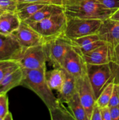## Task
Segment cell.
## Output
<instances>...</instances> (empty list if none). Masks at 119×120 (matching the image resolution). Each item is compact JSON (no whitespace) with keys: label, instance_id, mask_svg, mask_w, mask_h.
Segmentation results:
<instances>
[{"label":"cell","instance_id":"cell-1","mask_svg":"<svg viewBox=\"0 0 119 120\" xmlns=\"http://www.w3.org/2000/svg\"><path fill=\"white\" fill-rule=\"evenodd\" d=\"M66 17L99 19L109 18L116 9L106 8L98 0H63Z\"/></svg>","mask_w":119,"mask_h":120},{"label":"cell","instance_id":"cell-2","mask_svg":"<svg viewBox=\"0 0 119 120\" xmlns=\"http://www.w3.org/2000/svg\"><path fill=\"white\" fill-rule=\"evenodd\" d=\"M23 77L21 85L33 91L42 100L49 112L59 105L58 98L55 97L52 90L49 87L45 78L46 68L40 70L23 69Z\"/></svg>","mask_w":119,"mask_h":120},{"label":"cell","instance_id":"cell-3","mask_svg":"<svg viewBox=\"0 0 119 120\" xmlns=\"http://www.w3.org/2000/svg\"><path fill=\"white\" fill-rule=\"evenodd\" d=\"M86 67L87 76L96 100L108 84L119 83V66L113 62L103 64H87Z\"/></svg>","mask_w":119,"mask_h":120},{"label":"cell","instance_id":"cell-4","mask_svg":"<svg viewBox=\"0 0 119 120\" xmlns=\"http://www.w3.org/2000/svg\"><path fill=\"white\" fill-rule=\"evenodd\" d=\"M16 61L23 69L40 70L46 68L47 56L44 45L28 48H22L15 56Z\"/></svg>","mask_w":119,"mask_h":120},{"label":"cell","instance_id":"cell-5","mask_svg":"<svg viewBox=\"0 0 119 120\" xmlns=\"http://www.w3.org/2000/svg\"><path fill=\"white\" fill-rule=\"evenodd\" d=\"M67 17L65 12L55 14L38 22L28 23L46 40L64 34Z\"/></svg>","mask_w":119,"mask_h":120},{"label":"cell","instance_id":"cell-6","mask_svg":"<svg viewBox=\"0 0 119 120\" xmlns=\"http://www.w3.org/2000/svg\"><path fill=\"white\" fill-rule=\"evenodd\" d=\"M102 21L99 19L67 18L63 35L70 39L97 34Z\"/></svg>","mask_w":119,"mask_h":120},{"label":"cell","instance_id":"cell-7","mask_svg":"<svg viewBox=\"0 0 119 120\" xmlns=\"http://www.w3.org/2000/svg\"><path fill=\"white\" fill-rule=\"evenodd\" d=\"M44 45L48 62L53 68H60L64 57L72 46L71 40L64 35L46 40Z\"/></svg>","mask_w":119,"mask_h":120},{"label":"cell","instance_id":"cell-8","mask_svg":"<svg viewBox=\"0 0 119 120\" xmlns=\"http://www.w3.org/2000/svg\"><path fill=\"white\" fill-rule=\"evenodd\" d=\"M86 66L82 54L72 46L64 57L60 69L77 79L87 75Z\"/></svg>","mask_w":119,"mask_h":120},{"label":"cell","instance_id":"cell-9","mask_svg":"<svg viewBox=\"0 0 119 120\" xmlns=\"http://www.w3.org/2000/svg\"><path fill=\"white\" fill-rule=\"evenodd\" d=\"M22 48L44 45L46 40L28 23L22 21L19 28L11 34Z\"/></svg>","mask_w":119,"mask_h":120},{"label":"cell","instance_id":"cell-10","mask_svg":"<svg viewBox=\"0 0 119 120\" xmlns=\"http://www.w3.org/2000/svg\"><path fill=\"white\" fill-rule=\"evenodd\" d=\"M76 88L80 102L90 120L92 109L96 103V97L87 75L76 79Z\"/></svg>","mask_w":119,"mask_h":120},{"label":"cell","instance_id":"cell-11","mask_svg":"<svg viewBox=\"0 0 119 120\" xmlns=\"http://www.w3.org/2000/svg\"><path fill=\"white\" fill-rule=\"evenodd\" d=\"M97 34L112 50L119 43V21L110 18L102 21Z\"/></svg>","mask_w":119,"mask_h":120},{"label":"cell","instance_id":"cell-12","mask_svg":"<svg viewBox=\"0 0 119 120\" xmlns=\"http://www.w3.org/2000/svg\"><path fill=\"white\" fill-rule=\"evenodd\" d=\"M22 49L16 40L10 35L0 34V61L14 60Z\"/></svg>","mask_w":119,"mask_h":120},{"label":"cell","instance_id":"cell-13","mask_svg":"<svg viewBox=\"0 0 119 120\" xmlns=\"http://www.w3.org/2000/svg\"><path fill=\"white\" fill-rule=\"evenodd\" d=\"M70 40L72 46L78 49L82 55L105 44V42L100 39L98 34L88 35Z\"/></svg>","mask_w":119,"mask_h":120},{"label":"cell","instance_id":"cell-14","mask_svg":"<svg viewBox=\"0 0 119 120\" xmlns=\"http://www.w3.org/2000/svg\"><path fill=\"white\" fill-rule=\"evenodd\" d=\"M16 12H4L0 15V34L3 35H11L21 23Z\"/></svg>","mask_w":119,"mask_h":120},{"label":"cell","instance_id":"cell-15","mask_svg":"<svg viewBox=\"0 0 119 120\" xmlns=\"http://www.w3.org/2000/svg\"><path fill=\"white\" fill-rule=\"evenodd\" d=\"M86 64H103L111 62L110 50L106 43L83 55Z\"/></svg>","mask_w":119,"mask_h":120},{"label":"cell","instance_id":"cell-16","mask_svg":"<svg viewBox=\"0 0 119 120\" xmlns=\"http://www.w3.org/2000/svg\"><path fill=\"white\" fill-rule=\"evenodd\" d=\"M23 77V71L21 67L8 74L0 82V94L7 93L14 87L21 86Z\"/></svg>","mask_w":119,"mask_h":120},{"label":"cell","instance_id":"cell-17","mask_svg":"<svg viewBox=\"0 0 119 120\" xmlns=\"http://www.w3.org/2000/svg\"><path fill=\"white\" fill-rule=\"evenodd\" d=\"M64 7L54 4H46L24 22L28 23L38 22L55 14L64 12Z\"/></svg>","mask_w":119,"mask_h":120},{"label":"cell","instance_id":"cell-18","mask_svg":"<svg viewBox=\"0 0 119 120\" xmlns=\"http://www.w3.org/2000/svg\"><path fill=\"white\" fill-rule=\"evenodd\" d=\"M45 78L49 87L59 93L61 91L65 78V73L60 68H53L45 73Z\"/></svg>","mask_w":119,"mask_h":120},{"label":"cell","instance_id":"cell-19","mask_svg":"<svg viewBox=\"0 0 119 120\" xmlns=\"http://www.w3.org/2000/svg\"><path fill=\"white\" fill-rule=\"evenodd\" d=\"M65 73V78L61 91L58 93V99L61 103L66 104L67 102L77 93L76 79Z\"/></svg>","mask_w":119,"mask_h":120},{"label":"cell","instance_id":"cell-20","mask_svg":"<svg viewBox=\"0 0 119 120\" xmlns=\"http://www.w3.org/2000/svg\"><path fill=\"white\" fill-rule=\"evenodd\" d=\"M66 104H67L68 109L75 120H89L77 93Z\"/></svg>","mask_w":119,"mask_h":120},{"label":"cell","instance_id":"cell-21","mask_svg":"<svg viewBox=\"0 0 119 120\" xmlns=\"http://www.w3.org/2000/svg\"><path fill=\"white\" fill-rule=\"evenodd\" d=\"M45 5L46 4L38 3H28V2H18L16 12L17 13L21 21H25Z\"/></svg>","mask_w":119,"mask_h":120},{"label":"cell","instance_id":"cell-22","mask_svg":"<svg viewBox=\"0 0 119 120\" xmlns=\"http://www.w3.org/2000/svg\"><path fill=\"white\" fill-rule=\"evenodd\" d=\"M50 114L51 120H74L68 109L65 107L64 104L60 103L59 105L50 111Z\"/></svg>","mask_w":119,"mask_h":120},{"label":"cell","instance_id":"cell-23","mask_svg":"<svg viewBox=\"0 0 119 120\" xmlns=\"http://www.w3.org/2000/svg\"><path fill=\"white\" fill-rule=\"evenodd\" d=\"M114 82H112L108 84L105 89L103 90L99 97L96 100V103L100 107L108 106L112 96V90H113Z\"/></svg>","mask_w":119,"mask_h":120},{"label":"cell","instance_id":"cell-24","mask_svg":"<svg viewBox=\"0 0 119 120\" xmlns=\"http://www.w3.org/2000/svg\"><path fill=\"white\" fill-rule=\"evenodd\" d=\"M19 67L17 62L14 60L0 61V82L8 74Z\"/></svg>","mask_w":119,"mask_h":120},{"label":"cell","instance_id":"cell-25","mask_svg":"<svg viewBox=\"0 0 119 120\" xmlns=\"http://www.w3.org/2000/svg\"><path fill=\"white\" fill-rule=\"evenodd\" d=\"M18 4L15 0H0V10L3 12H16Z\"/></svg>","mask_w":119,"mask_h":120},{"label":"cell","instance_id":"cell-26","mask_svg":"<svg viewBox=\"0 0 119 120\" xmlns=\"http://www.w3.org/2000/svg\"><path fill=\"white\" fill-rule=\"evenodd\" d=\"M8 97L7 93L0 94V120H4V118L9 112Z\"/></svg>","mask_w":119,"mask_h":120},{"label":"cell","instance_id":"cell-27","mask_svg":"<svg viewBox=\"0 0 119 120\" xmlns=\"http://www.w3.org/2000/svg\"><path fill=\"white\" fill-rule=\"evenodd\" d=\"M118 104H119V83H114L108 106L110 107Z\"/></svg>","mask_w":119,"mask_h":120},{"label":"cell","instance_id":"cell-28","mask_svg":"<svg viewBox=\"0 0 119 120\" xmlns=\"http://www.w3.org/2000/svg\"><path fill=\"white\" fill-rule=\"evenodd\" d=\"M18 2L38 3L43 4H54L63 7V0H15Z\"/></svg>","mask_w":119,"mask_h":120},{"label":"cell","instance_id":"cell-29","mask_svg":"<svg viewBox=\"0 0 119 120\" xmlns=\"http://www.w3.org/2000/svg\"><path fill=\"white\" fill-rule=\"evenodd\" d=\"M106 8L110 9L119 8V0H98Z\"/></svg>","mask_w":119,"mask_h":120},{"label":"cell","instance_id":"cell-30","mask_svg":"<svg viewBox=\"0 0 119 120\" xmlns=\"http://www.w3.org/2000/svg\"><path fill=\"white\" fill-rule=\"evenodd\" d=\"M110 56L111 62L119 66V43L110 50Z\"/></svg>","mask_w":119,"mask_h":120},{"label":"cell","instance_id":"cell-31","mask_svg":"<svg viewBox=\"0 0 119 120\" xmlns=\"http://www.w3.org/2000/svg\"><path fill=\"white\" fill-rule=\"evenodd\" d=\"M90 120H102L101 107L96 103L92 109Z\"/></svg>","mask_w":119,"mask_h":120},{"label":"cell","instance_id":"cell-32","mask_svg":"<svg viewBox=\"0 0 119 120\" xmlns=\"http://www.w3.org/2000/svg\"><path fill=\"white\" fill-rule=\"evenodd\" d=\"M110 110L112 120H119V104L115 106L110 107Z\"/></svg>","mask_w":119,"mask_h":120},{"label":"cell","instance_id":"cell-33","mask_svg":"<svg viewBox=\"0 0 119 120\" xmlns=\"http://www.w3.org/2000/svg\"><path fill=\"white\" fill-rule=\"evenodd\" d=\"M102 120H112L110 107L108 106L101 108Z\"/></svg>","mask_w":119,"mask_h":120},{"label":"cell","instance_id":"cell-34","mask_svg":"<svg viewBox=\"0 0 119 120\" xmlns=\"http://www.w3.org/2000/svg\"><path fill=\"white\" fill-rule=\"evenodd\" d=\"M109 18L112 20H114V21H119V8L117 9L113 12V14L111 15V16Z\"/></svg>","mask_w":119,"mask_h":120},{"label":"cell","instance_id":"cell-35","mask_svg":"<svg viewBox=\"0 0 119 120\" xmlns=\"http://www.w3.org/2000/svg\"><path fill=\"white\" fill-rule=\"evenodd\" d=\"M13 117L12 116V114L10 112H8V113L6 114V116H5L4 118V120H12Z\"/></svg>","mask_w":119,"mask_h":120},{"label":"cell","instance_id":"cell-36","mask_svg":"<svg viewBox=\"0 0 119 120\" xmlns=\"http://www.w3.org/2000/svg\"><path fill=\"white\" fill-rule=\"evenodd\" d=\"M3 12H4L3 11H1V10H0V15H1V14H2V13H3Z\"/></svg>","mask_w":119,"mask_h":120},{"label":"cell","instance_id":"cell-37","mask_svg":"<svg viewBox=\"0 0 119 120\" xmlns=\"http://www.w3.org/2000/svg\"></svg>","mask_w":119,"mask_h":120}]
</instances>
